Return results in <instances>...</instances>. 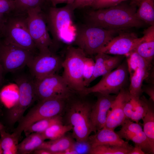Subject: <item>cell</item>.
Segmentation results:
<instances>
[{
    "instance_id": "obj_25",
    "label": "cell",
    "mask_w": 154,
    "mask_h": 154,
    "mask_svg": "<svg viewBox=\"0 0 154 154\" xmlns=\"http://www.w3.org/2000/svg\"><path fill=\"white\" fill-rule=\"evenodd\" d=\"M154 102L151 100L147 111L142 118L143 131L149 141L152 154L154 153Z\"/></svg>"
},
{
    "instance_id": "obj_6",
    "label": "cell",
    "mask_w": 154,
    "mask_h": 154,
    "mask_svg": "<svg viewBox=\"0 0 154 154\" xmlns=\"http://www.w3.org/2000/svg\"><path fill=\"white\" fill-rule=\"evenodd\" d=\"M86 56L79 48L70 45L66 49L62 63L64 70L62 76L72 91L81 95L86 88L83 73L84 61Z\"/></svg>"
},
{
    "instance_id": "obj_11",
    "label": "cell",
    "mask_w": 154,
    "mask_h": 154,
    "mask_svg": "<svg viewBox=\"0 0 154 154\" xmlns=\"http://www.w3.org/2000/svg\"><path fill=\"white\" fill-rule=\"evenodd\" d=\"M2 40L0 43V66L4 72H13L27 66L36 54Z\"/></svg>"
},
{
    "instance_id": "obj_34",
    "label": "cell",
    "mask_w": 154,
    "mask_h": 154,
    "mask_svg": "<svg viewBox=\"0 0 154 154\" xmlns=\"http://www.w3.org/2000/svg\"><path fill=\"white\" fill-rule=\"evenodd\" d=\"M72 147L78 154H89L92 147L87 139L74 141Z\"/></svg>"
},
{
    "instance_id": "obj_23",
    "label": "cell",
    "mask_w": 154,
    "mask_h": 154,
    "mask_svg": "<svg viewBox=\"0 0 154 154\" xmlns=\"http://www.w3.org/2000/svg\"><path fill=\"white\" fill-rule=\"evenodd\" d=\"M45 139L42 133H33L27 136L18 145V153L28 154L37 149Z\"/></svg>"
},
{
    "instance_id": "obj_28",
    "label": "cell",
    "mask_w": 154,
    "mask_h": 154,
    "mask_svg": "<svg viewBox=\"0 0 154 154\" xmlns=\"http://www.w3.org/2000/svg\"><path fill=\"white\" fill-rule=\"evenodd\" d=\"M127 58L126 61L130 76L138 68L149 71L151 70V64L148 62L135 51L131 53Z\"/></svg>"
},
{
    "instance_id": "obj_16",
    "label": "cell",
    "mask_w": 154,
    "mask_h": 154,
    "mask_svg": "<svg viewBox=\"0 0 154 154\" xmlns=\"http://www.w3.org/2000/svg\"><path fill=\"white\" fill-rule=\"evenodd\" d=\"M129 96L128 89L125 88L120 91L108 113L104 127L114 130L122 124L125 119L123 111L124 104Z\"/></svg>"
},
{
    "instance_id": "obj_35",
    "label": "cell",
    "mask_w": 154,
    "mask_h": 154,
    "mask_svg": "<svg viewBox=\"0 0 154 154\" xmlns=\"http://www.w3.org/2000/svg\"><path fill=\"white\" fill-rule=\"evenodd\" d=\"M127 0H96L92 7L94 9L108 8Z\"/></svg>"
},
{
    "instance_id": "obj_15",
    "label": "cell",
    "mask_w": 154,
    "mask_h": 154,
    "mask_svg": "<svg viewBox=\"0 0 154 154\" xmlns=\"http://www.w3.org/2000/svg\"><path fill=\"white\" fill-rule=\"evenodd\" d=\"M95 93L97 100L92 106L91 118L94 132L96 133L97 131L104 127L108 113L116 96L99 93Z\"/></svg>"
},
{
    "instance_id": "obj_8",
    "label": "cell",
    "mask_w": 154,
    "mask_h": 154,
    "mask_svg": "<svg viewBox=\"0 0 154 154\" xmlns=\"http://www.w3.org/2000/svg\"><path fill=\"white\" fill-rule=\"evenodd\" d=\"M18 92V97L15 104L9 108L8 119L10 123L14 124L23 116L26 110L37 99L34 79L32 77L22 74L15 79Z\"/></svg>"
},
{
    "instance_id": "obj_5",
    "label": "cell",
    "mask_w": 154,
    "mask_h": 154,
    "mask_svg": "<svg viewBox=\"0 0 154 154\" xmlns=\"http://www.w3.org/2000/svg\"><path fill=\"white\" fill-rule=\"evenodd\" d=\"M27 15L14 13L7 15L1 31L5 42L36 53L37 50L28 28Z\"/></svg>"
},
{
    "instance_id": "obj_13",
    "label": "cell",
    "mask_w": 154,
    "mask_h": 154,
    "mask_svg": "<svg viewBox=\"0 0 154 154\" xmlns=\"http://www.w3.org/2000/svg\"><path fill=\"white\" fill-rule=\"evenodd\" d=\"M63 60L56 52L50 50L38 52L27 66L31 76L39 79L56 74L62 68Z\"/></svg>"
},
{
    "instance_id": "obj_44",
    "label": "cell",
    "mask_w": 154,
    "mask_h": 154,
    "mask_svg": "<svg viewBox=\"0 0 154 154\" xmlns=\"http://www.w3.org/2000/svg\"><path fill=\"white\" fill-rule=\"evenodd\" d=\"M7 15L0 13V31L1 32L4 26L6 20Z\"/></svg>"
},
{
    "instance_id": "obj_18",
    "label": "cell",
    "mask_w": 154,
    "mask_h": 154,
    "mask_svg": "<svg viewBox=\"0 0 154 154\" xmlns=\"http://www.w3.org/2000/svg\"><path fill=\"white\" fill-rule=\"evenodd\" d=\"M88 140L92 148L98 145H110L125 147L132 146L121 138L114 130L104 127L94 135H90Z\"/></svg>"
},
{
    "instance_id": "obj_33",
    "label": "cell",
    "mask_w": 154,
    "mask_h": 154,
    "mask_svg": "<svg viewBox=\"0 0 154 154\" xmlns=\"http://www.w3.org/2000/svg\"><path fill=\"white\" fill-rule=\"evenodd\" d=\"M95 62L93 59L86 56L84 60L83 78L85 86L89 85L88 82L91 78L94 71Z\"/></svg>"
},
{
    "instance_id": "obj_24",
    "label": "cell",
    "mask_w": 154,
    "mask_h": 154,
    "mask_svg": "<svg viewBox=\"0 0 154 154\" xmlns=\"http://www.w3.org/2000/svg\"><path fill=\"white\" fill-rule=\"evenodd\" d=\"M74 141L72 138L64 135L56 139L44 141L37 149H44L49 151L52 154H58L71 147Z\"/></svg>"
},
{
    "instance_id": "obj_26",
    "label": "cell",
    "mask_w": 154,
    "mask_h": 154,
    "mask_svg": "<svg viewBox=\"0 0 154 154\" xmlns=\"http://www.w3.org/2000/svg\"><path fill=\"white\" fill-rule=\"evenodd\" d=\"M62 123V118L60 115L43 119L33 123L23 131L26 136L33 133H42L52 125Z\"/></svg>"
},
{
    "instance_id": "obj_19",
    "label": "cell",
    "mask_w": 154,
    "mask_h": 154,
    "mask_svg": "<svg viewBox=\"0 0 154 154\" xmlns=\"http://www.w3.org/2000/svg\"><path fill=\"white\" fill-rule=\"evenodd\" d=\"M142 37V40L134 51L151 64L154 56V25L144 30Z\"/></svg>"
},
{
    "instance_id": "obj_43",
    "label": "cell",
    "mask_w": 154,
    "mask_h": 154,
    "mask_svg": "<svg viewBox=\"0 0 154 154\" xmlns=\"http://www.w3.org/2000/svg\"><path fill=\"white\" fill-rule=\"evenodd\" d=\"M58 154H78V153L74 150L71 146L64 150L60 152Z\"/></svg>"
},
{
    "instance_id": "obj_41",
    "label": "cell",
    "mask_w": 154,
    "mask_h": 154,
    "mask_svg": "<svg viewBox=\"0 0 154 154\" xmlns=\"http://www.w3.org/2000/svg\"><path fill=\"white\" fill-rule=\"evenodd\" d=\"M145 153L142 150L140 147L135 144V147L128 154H145Z\"/></svg>"
},
{
    "instance_id": "obj_10",
    "label": "cell",
    "mask_w": 154,
    "mask_h": 154,
    "mask_svg": "<svg viewBox=\"0 0 154 154\" xmlns=\"http://www.w3.org/2000/svg\"><path fill=\"white\" fill-rule=\"evenodd\" d=\"M129 74L127 61H125L114 70L102 76L96 85L86 87L82 95L86 96L96 93L117 95L121 89L125 88Z\"/></svg>"
},
{
    "instance_id": "obj_42",
    "label": "cell",
    "mask_w": 154,
    "mask_h": 154,
    "mask_svg": "<svg viewBox=\"0 0 154 154\" xmlns=\"http://www.w3.org/2000/svg\"><path fill=\"white\" fill-rule=\"evenodd\" d=\"M18 145H14L7 150L3 151V154H16L18 153Z\"/></svg>"
},
{
    "instance_id": "obj_38",
    "label": "cell",
    "mask_w": 154,
    "mask_h": 154,
    "mask_svg": "<svg viewBox=\"0 0 154 154\" xmlns=\"http://www.w3.org/2000/svg\"><path fill=\"white\" fill-rule=\"evenodd\" d=\"M96 0H75L72 4L74 10L76 9L92 7Z\"/></svg>"
},
{
    "instance_id": "obj_45",
    "label": "cell",
    "mask_w": 154,
    "mask_h": 154,
    "mask_svg": "<svg viewBox=\"0 0 154 154\" xmlns=\"http://www.w3.org/2000/svg\"><path fill=\"white\" fill-rule=\"evenodd\" d=\"M33 153L35 154H52L49 151L43 149H37L35 150Z\"/></svg>"
},
{
    "instance_id": "obj_1",
    "label": "cell",
    "mask_w": 154,
    "mask_h": 154,
    "mask_svg": "<svg viewBox=\"0 0 154 154\" xmlns=\"http://www.w3.org/2000/svg\"><path fill=\"white\" fill-rule=\"evenodd\" d=\"M136 6L121 3L108 8L93 9L88 11L85 23L108 30L120 31L133 27H140L145 23L136 15Z\"/></svg>"
},
{
    "instance_id": "obj_37",
    "label": "cell",
    "mask_w": 154,
    "mask_h": 154,
    "mask_svg": "<svg viewBox=\"0 0 154 154\" xmlns=\"http://www.w3.org/2000/svg\"><path fill=\"white\" fill-rule=\"evenodd\" d=\"M135 104L130 95L126 100L123 107L124 113L126 119H130L135 111Z\"/></svg>"
},
{
    "instance_id": "obj_4",
    "label": "cell",
    "mask_w": 154,
    "mask_h": 154,
    "mask_svg": "<svg viewBox=\"0 0 154 154\" xmlns=\"http://www.w3.org/2000/svg\"><path fill=\"white\" fill-rule=\"evenodd\" d=\"M76 26L75 35L73 42L86 56L100 52L115 35L120 32L85 23Z\"/></svg>"
},
{
    "instance_id": "obj_14",
    "label": "cell",
    "mask_w": 154,
    "mask_h": 154,
    "mask_svg": "<svg viewBox=\"0 0 154 154\" xmlns=\"http://www.w3.org/2000/svg\"><path fill=\"white\" fill-rule=\"evenodd\" d=\"M142 39V37L139 38L133 33L121 32L115 36L100 52L127 57L134 51Z\"/></svg>"
},
{
    "instance_id": "obj_31",
    "label": "cell",
    "mask_w": 154,
    "mask_h": 154,
    "mask_svg": "<svg viewBox=\"0 0 154 154\" xmlns=\"http://www.w3.org/2000/svg\"><path fill=\"white\" fill-rule=\"evenodd\" d=\"M132 99L134 101L135 108L130 119L138 123L139 121L142 119L146 115L152 100L150 99L148 100L144 96H141L138 99Z\"/></svg>"
},
{
    "instance_id": "obj_7",
    "label": "cell",
    "mask_w": 154,
    "mask_h": 154,
    "mask_svg": "<svg viewBox=\"0 0 154 154\" xmlns=\"http://www.w3.org/2000/svg\"><path fill=\"white\" fill-rule=\"evenodd\" d=\"M67 100L53 98L39 101L19 121L13 133L19 138L24 130L33 123L60 115L66 106Z\"/></svg>"
},
{
    "instance_id": "obj_32",
    "label": "cell",
    "mask_w": 154,
    "mask_h": 154,
    "mask_svg": "<svg viewBox=\"0 0 154 154\" xmlns=\"http://www.w3.org/2000/svg\"><path fill=\"white\" fill-rule=\"evenodd\" d=\"M0 144L3 151L18 145L19 138L13 133L9 134L4 130L0 132Z\"/></svg>"
},
{
    "instance_id": "obj_3",
    "label": "cell",
    "mask_w": 154,
    "mask_h": 154,
    "mask_svg": "<svg viewBox=\"0 0 154 154\" xmlns=\"http://www.w3.org/2000/svg\"><path fill=\"white\" fill-rule=\"evenodd\" d=\"M72 95L66 103L67 124L72 126V137L76 141L87 139L91 133L94 132L91 118L93 104L82 98V96L74 98Z\"/></svg>"
},
{
    "instance_id": "obj_39",
    "label": "cell",
    "mask_w": 154,
    "mask_h": 154,
    "mask_svg": "<svg viewBox=\"0 0 154 154\" xmlns=\"http://www.w3.org/2000/svg\"><path fill=\"white\" fill-rule=\"evenodd\" d=\"M154 83H149L147 85H142V89L149 97V99L154 101Z\"/></svg>"
},
{
    "instance_id": "obj_49",
    "label": "cell",
    "mask_w": 154,
    "mask_h": 154,
    "mask_svg": "<svg viewBox=\"0 0 154 154\" xmlns=\"http://www.w3.org/2000/svg\"><path fill=\"white\" fill-rule=\"evenodd\" d=\"M2 40V35L1 34V32L0 31V43L1 41V40Z\"/></svg>"
},
{
    "instance_id": "obj_46",
    "label": "cell",
    "mask_w": 154,
    "mask_h": 154,
    "mask_svg": "<svg viewBox=\"0 0 154 154\" xmlns=\"http://www.w3.org/2000/svg\"><path fill=\"white\" fill-rule=\"evenodd\" d=\"M4 72L0 66V86L2 84L3 81V74Z\"/></svg>"
},
{
    "instance_id": "obj_17",
    "label": "cell",
    "mask_w": 154,
    "mask_h": 154,
    "mask_svg": "<svg viewBox=\"0 0 154 154\" xmlns=\"http://www.w3.org/2000/svg\"><path fill=\"white\" fill-rule=\"evenodd\" d=\"M116 133L121 138L131 141L138 145L145 154H152L147 136L141 126L138 123H130L124 129H120Z\"/></svg>"
},
{
    "instance_id": "obj_47",
    "label": "cell",
    "mask_w": 154,
    "mask_h": 154,
    "mask_svg": "<svg viewBox=\"0 0 154 154\" xmlns=\"http://www.w3.org/2000/svg\"><path fill=\"white\" fill-rule=\"evenodd\" d=\"M4 126L0 122V132L5 130Z\"/></svg>"
},
{
    "instance_id": "obj_29",
    "label": "cell",
    "mask_w": 154,
    "mask_h": 154,
    "mask_svg": "<svg viewBox=\"0 0 154 154\" xmlns=\"http://www.w3.org/2000/svg\"><path fill=\"white\" fill-rule=\"evenodd\" d=\"M133 146L125 147L110 145H98L92 148L89 154H128Z\"/></svg>"
},
{
    "instance_id": "obj_27",
    "label": "cell",
    "mask_w": 154,
    "mask_h": 154,
    "mask_svg": "<svg viewBox=\"0 0 154 154\" xmlns=\"http://www.w3.org/2000/svg\"><path fill=\"white\" fill-rule=\"evenodd\" d=\"M14 12L26 14L29 10L37 7L44 9L50 5L47 0H14Z\"/></svg>"
},
{
    "instance_id": "obj_40",
    "label": "cell",
    "mask_w": 154,
    "mask_h": 154,
    "mask_svg": "<svg viewBox=\"0 0 154 154\" xmlns=\"http://www.w3.org/2000/svg\"><path fill=\"white\" fill-rule=\"evenodd\" d=\"M75 0H47L51 6L56 7L58 4L65 3L67 4H72Z\"/></svg>"
},
{
    "instance_id": "obj_50",
    "label": "cell",
    "mask_w": 154,
    "mask_h": 154,
    "mask_svg": "<svg viewBox=\"0 0 154 154\" xmlns=\"http://www.w3.org/2000/svg\"><path fill=\"white\" fill-rule=\"evenodd\" d=\"M0 102H1V101H0Z\"/></svg>"
},
{
    "instance_id": "obj_12",
    "label": "cell",
    "mask_w": 154,
    "mask_h": 154,
    "mask_svg": "<svg viewBox=\"0 0 154 154\" xmlns=\"http://www.w3.org/2000/svg\"><path fill=\"white\" fill-rule=\"evenodd\" d=\"M37 99L39 101L53 98L68 99L74 92L62 76L56 74L34 79Z\"/></svg>"
},
{
    "instance_id": "obj_21",
    "label": "cell",
    "mask_w": 154,
    "mask_h": 154,
    "mask_svg": "<svg viewBox=\"0 0 154 154\" xmlns=\"http://www.w3.org/2000/svg\"><path fill=\"white\" fill-rule=\"evenodd\" d=\"M132 2L138 7L137 18L145 23L154 25V0H132Z\"/></svg>"
},
{
    "instance_id": "obj_20",
    "label": "cell",
    "mask_w": 154,
    "mask_h": 154,
    "mask_svg": "<svg viewBox=\"0 0 154 154\" xmlns=\"http://www.w3.org/2000/svg\"><path fill=\"white\" fill-rule=\"evenodd\" d=\"M110 55L102 52L96 55L92 75L88 82V85L98 77L104 76L114 69Z\"/></svg>"
},
{
    "instance_id": "obj_30",
    "label": "cell",
    "mask_w": 154,
    "mask_h": 154,
    "mask_svg": "<svg viewBox=\"0 0 154 154\" xmlns=\"http://www.w3.org/2000/svg\"><path fill=\"white\" fill-rule=\"evenodd\" d=\"M72 126L69 125H64L62 123L53 124L42 133L46 139L54 140L64 136L67 132L72 130Z\"/></svg>"
},
{
    "instance_id": "obj_22",
    "label": "cell",
    "mask_w": 154,
    "mask_h": 154,
    "mask_svg": "<svg viewBox=\"0 0 154 154\" xmlns=\"http://www.w3.org/2000/svg\"><path fill=\"white\" fill-rule=\"evenodd\" d=\"M151 71L138 68L130 76V83L128 90L131 98L137 99L141 96L143 82L147 79Z\"/></svg>"
},
{
    "instance_id": "obj_48",
    "label": "cell",
    "mask_w": 154,
    "mask_h": 154,
    "mask_svg": "<svg viewBox=\"0 0 154 154\" xmlns=\"http://www.w3.org/2000/svg\"><path fill=\"white\" fill-rule=\"evenodd\" d=\"M3 154V150L1 147L0 141V154Z\"/></svg>"
},
{
    "instance_id": "obj_2",
    "label": "cell",
    "mask_w": 154,
    "mask_h": 154,
    "mask_svg": "<svg viewBox=\"0 0 154 154\" xmlns=\"http://www.w3.org/2000/svg\"><path fill=\"white\" fill-rule=\"evenodd\" d=\"M43 10L48 31L52 37V50L56 52L59 42L65 41L66 35H68V33L75 37L74 35L69 33L75 35L76 26L73 23L74 10L72 4H67L60 7L49 5Z\"/></svg>"
},
{
    "instance_id": "obj_9",
    "label": "cell",
    "mask_w": 154,
    "mask_h": 154,
    "mask_svg": "<svg viewBox=\"0 0 154 154\" xmlns=\"http://www.w3.org/2000/svg\"><path fill=\"white\" fill-rule=\"evenodd\" d=\"M27 20L30 34L39 52L51 50L52 40L42 8L37 7L28 11Z\"/></svg>"
},
{
    "instance_id": "obj_36",
    "label": "cell",
    "mask_w": 154,
    "mask_h": 154,
    "mask_svg": "<svg viewBox=\"0 0 154 154\" xmlns=\"http://www.w3.org/2000/svg\"><path fill=\"white\" fill-rule=\"evenodd\" d=\"M14 10V0H0V13L5 15L13 13Z\"/></svg>"
}]
</instances>
